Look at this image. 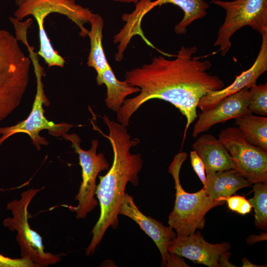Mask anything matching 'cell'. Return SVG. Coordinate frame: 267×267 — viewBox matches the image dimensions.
Returning a JSON list of instances; mask_svg holds the SVG:
<instances>
[{
    "label": "cell",
    "instance_id": "cell-17",
    "mask_svg": "<svg viewBox=\"0 0 267 267\" xmlns=\"http://www.w3.org/2000/svg\"><path fill=\"white\" fill-rule=\"evenodd\" d=\"M96 81L98 86L105 85V104L109 109L115 112L119 110L127 96L140 91L139 88L131 85L125 80L117 79L110 66L97 74Z\"/></svg>",
    "mask_w": 267,
    "mask_h": 267
},
{
    "label": "cell",
    "instance_id": "cell-19",
    "mask_svg": "<svg viewBox=\"0 0 267 267\" xmlns=\"http://www.w3.org/2000/svg\"><path fill=\"white\" fill-rule=\"evenodd\" d=\"M89 24L90 30L89 31L88 36L90 40V47L87 65L94 68L97 74H98L110 66L106 59L102 45L103 19L98 14Z\"/></svg>",
    "mask_w": 267,
    "mask_h": 267
},
{
    "label": "cell",
    "instance_id": "cell-14",
    "mask_svg": "<svg viewBox=\"0 0 267 267\" xmlns=\"http://www.w3.org/2000/svg\"><path fill=\"white\" fill-rule=\"evenodd\" d=\"M248 89L244 88L226 96L214 108L197 115L198 120L193 127L192 136L197 137L217 124L252 113L248 109Z\"/></svg>",
    "mask_w": 267,
    "mask_h": 267
},
{
    "label": "cell",
    "instance_id": "cell-3",
    "mask_svg": "<svg viewBox=\"0 0 267 267\" xmlns=\"http://www.w3.org/2000/svg\"><path fill=\"white\" fill-rule=\"evenodd\" d=\"M77 0H15L17 8L13 17L21 21L28 16L36 20L39 28L40 48L38 55L42 57L48 67H63L65 61L53 47L44 27L46 17L53 13L66 16L79 28V35L88 36L89 31L85 25L89 23L98 15L89 8L76 3Z\"/></svg>",
    "mask_w": 267,
    "mask_h": 267
},
{
    "label": "cell",
    "instance_id": "cell-26",
    "mask_svg": "<svg viewBox=\"0 0 267 267\" xmlns=\"http://www.w3.org/2000/svg\"><path fill=\"white\" fill-rule=\"evenodd\" d=\"M167 267H189L180 256L171 253L170 257L167 263Z\"/></svg>",
    "mask_w": 267,
    "mask_h": 267
},
{
    "label": "cell",
    "instance_id": "cell-5",
    "mask_svg": "<svg viewBox=\"0 0 267 267\" xmlns=\"http://www.w3.org/2000/svg\"><path fill=\"white\" fill-rule=\"evenodd\" d=\"M187 156L184 152L178 153L169 167V173L174 180L176 199L168 223L175 230L177 236H187L194 232L196 229H203L207 213L224 202L211 199L203 188L194 193H188L183 189L180 182L179 173Z\"/></svg>",
    "mask_w": 267,
    "mask_h": 267
},
{
    "label": "cell",
    "instance_id": "cell-24",
    "mask_svg": "<svg viewBox=\"0 0 267 267\" xmlns=\"http://www.w3.org/2000/svg\"><path fill=\"white\" fill-rule=\"evenodd\" d=\"M0 267H38V266L27 258L13 259L0 254Z\"/></svg>",
    "mask_w": 267,
    "mask_h": 267
},
{
    "label": "cell",
    "instance_id": "cell-4",
    "mask_svg": "<svg viewBox=\"0 0 267 267\" xmlns=\"http://www.w3.org/2000/svg\"><path fill=\"white\" fill-rule=\"evenodd\" d=\"M31 63L15 37L0 29V122L20 104L28 85Z\"/></svg>",
    "mask_w": 267,
    "mask_h": 267
},
{
    "label": "cell",
    "instance_id": "cell-11",
    "mask_svg": "<svg viewBox=\"0 0 267 267\" xmlns=\"http://www.w3.org/2000/svg\"><path fill=\"white\" fill-rule=\"evenodd\" d=\"M230 248L229 243L213 244L206 241L200 231L185 236H176L170 243L168 250L181 257L209 267H219L222 253Z\"/></svg>",
    "mask_w": 267,
    "mask_h": 267
},
{
    "label": "cell",
    "instance_id": "cell-12",
    "mask_svg": "<svg viewBox=\"0 0 267 267\" xmlns=\"http://www.w3.org/2000/svg\"><path fill=\"white\" fill-rule=\"evenodd\" d=\"M119 215L125 216L134 221L140 228L154 242L161 255L162 267H166L171 253L168 250L176 233L170 226H165L155 219L143 214L131 195L125 193L121 204Z\"/></svg>",
    "mask_w": 267,
    "mask_h": 267
},
{
    "label": "cell",
    "instance_id": "cell-29",
    "mask_svg": "<svg viewBox=\"0 0 267 267\" xmlns=\"http://www.w3.org/2000/svg\"><path fill=\"white\" fill-rule=\"evenodd\" d=\"M117 2H125V3H137L140 0H110Z\"/></svg>",
    "mask_w": 267,
    "mask_h": 267
},
{
    "label": "cell",
    "instance_id": "cell-7",
    "mask_svg": "<svg viewBox=\"0 0 267 267\" xmlns=\"http://www.w3.org/2000/svg\"><path fill=\"white\" fill-rule=\"evenodd\" d=\"M41 189H30L23 191L21 198L9 202L6 209L12 217L5 218L3 225L11 231H16V240L22 258L29 259L38 267L56 264L61 260L57 255L44 251L41 236L30 228L28 208L31 201Z\"/></svg>",
    "mask_w": 267,
    "mask_h": 267
},
{
    "label": "cell",
    "instance_id": "cell-22",
    "mask_svg": "<svg viewBox=\"0 0 267 267\" xmlns=\"http://www.w3.org/2000/svg\"><path fill=\"white\" fill-rule=\"evenodd\" d=\"M248 109L252 113L267 115V83L249 89Z\"/></svg>",
    "mask_w": 267,
    "mask_h": 267
},
{
    "label": "cell",
    "instance_id": "cell-16",
    "mask_svg": "<svg viewBox=\"0 0 267 267\" xmlns=\"http://www.w3.org/2000/svg\"><path fill=\"white\" fill-rule=\"evenodd\" d=\"M251 185L232 169L206 174L203 188L212 200L223 201V198L232 195L239 189Z\"/></svg>",
    "mask_w": 267,
    "mask_h": 267
},
{
    "label": "cell",
    "instance_id": "cell-20",
    "mask_svg": "<svg viewBox=\"0 0 267 267\" xmlns=\"http://www.w3.org/2000/svg\"><path fill=\"white\" fill-rule=\"evenodd\" d=\"M167 3H172L179 7L184 12L181 20L175 27L177 34H185L187 27L194 21L205 17L208 13L209 4L205 0H156L153 1L155 7Z\"/></svg>",
    "mask_w": 267,
    "mask_h": 267
},
{
    "label": "cell",
    "instance_id": "cell-28",
    "mask_svg": "<svg viewBox=\"0 0 267 267\" xmlns=\"http://www.w3.org/2000/svg\"><path fill=\"white\" fill-rule=\"evenodd\" d=\"M243 265L242 267H267L266 265L264 266H258L251 263L249 262L246 258L242 259Z\"/></svg>",
    "mask_w": 267,
    "mask_h": 267
},
{
    "label": "cell",
    "instance_id": "cell-27",
    "mask_svg": "<svg viewBox=\"0 0 267 267\" xmlns=\"http://www.w3.org/2000/svg\"><path fill=\"white\" fill-rule=\"evenodd\" d=\"M230 255V253L228 252L227 251H224L222 253L219 261V267H236L229 262L228 260Z\"/></svg>",
    "mask_w": 267,
    "mask_h": 267
},
{
    "label": "cell",
    "instance_id": "cell-9",
    "mask_svg": "<svg viewBox=\"0 0 267 267\" xmlns=\"http://www.w3.org/2000/svg\"><path fill=\"white\" fill-rule=\"evenodd\" d=\"M62 136L71 142L72 147L79 155V164L82 168V180L75 197L78 204L76 206L66 207L76 213L77 219H84L98 204L94 197L97 188L96 179L100 172L109 169V165L103 153H96L98 140H92L90 148L85 150L80 146L81 140L77 134L66 133Z\"/></svg>",
    "mask_w": 267,
    "mask_h": 267
},
{
    "label": "cell",
    "instance_id": "cell-30",
    "mask_svg": "<svg viewBox=\"0 0 267 267\" xmlns=\"http://www.w3.org/2000/svg\"><path fill=\"white\" fill-rule=\"evenodd\" d=\"M5 190H6L5 189H2V188H0V191H4Z\"/></svg>",
    "mask_w": 267,
    "mask_h": 267
},
{
    "label": "cell",
    "instance_id": "cell-10",
    "mask_svg": "<svg viewBox=\"0 0 267 267\" xmlns=\"http://www.w3.org/2000/svg\"><path fill=\"white\" fill-rule=\"evenodd\" d=\"M219 139L230 155L233 169L251 184L267 182V151L248 142L236 127L222 130Z\"/></svg>",
    "mask_w": 267,
    "mask_h": 267
},
{
    "label": "cell",
    "instance_id": "cell-25",
    "mask_svg": "<svg viewBox=\"0 0 267 267\" xmlns=\"http://www.w3.org/2000/svg\"><path fill=\"white\" fill-rule=\"evenodd\" d=\"M190 157L192 168L204 185L206 182L204 164L194 150L190 152Z\"/></svg>",
    "mask_w": 267,
    "mask_h": 267
},
{
    "label": "cell",
    "instance_id": "cell-6",
    "mask_svg": "<svg viewBox=\"0 0 267 267\" xmlns=\"http://www.w3.org/2000/svg\"><path fill=\"white\" fill-rule=\"evenodd\" d=\"M29 52L30 58L33 64L36 78L37 89L31 112L28 117L15 125L0 127V145L8 137L16 134H26L32 140V143L37 149H41V145H47L48 141L40 135L43 130H47L48 133L54 136H62L74 127L66 123L55 124L48 121L44 116V105L49 102L44 93L42 78L44 74V69L41 66L33 46L28 42L25 43Z\"/></svg>",
    "mask_w": 267,
    "mask_h": 267
},
{
    "label": "cell",
    "instance_id": "cell-1",
    "mask_svg": "<svg viewBox=\"0 0 267 267\" xmlns=\"http://www.w3.org/2000/svg\"><path fill=\"white\" fill-rule=\"evenodd\" d=\"M197 50L196 46H182L174 59L154 56L149 63L127 71L125 80L139 88L140 91L125 100L116 112L118 122L128 126L131 116L142 104L152 99H162L171 103L185 117V138L188 128L197 118L200 99L224 86L218 76L207 72L212 66L209 60L192 56Z\"/></svg>",
    "mask_w": 267,
    "mask_h": 267
},
{
    "label": "cell",
    "instance_id": "cell-2",
    "mask_svg": "<svg viewBox=\"0 0 267 267\" xmlns=\"http://www.w3.org/2000/svg\"><path fill=\"white\" fill-rule=\"evenodd\" d=\"M102 118L108 128L109 134H105L97 127H94L109 140L114 157L108 172L104 176H99V183L95 195L100 205V213L91 231L92 237L86 249L87 256L94 252L109 227L115 229L118 227L119 211L126 193V185L129 182L134 186L138 184V174L143 166L141 155L130 152L132 147L140 142L139 139H131L126 127L110 120L105 114Z\"/></svg>",
    "mask_w": 267,
    "mask_h": 267
},
{
    "label": "cell",
    "instance_id": "cell-15",
    "mask_svg": "<svg viewBox=\"0 0 267 267\" xmlns=\"http://www.w3.org/2000/svg\"><path fill=\"white\" fill-rule=\"evenodd\" d=\"M192 147L204 164L206 175L233 169L228 152L222 142L212 134L201 135Z\"/></svg>",
    "mask_w": 267,
    "mask_h": 267
},
{
    "label": "cell",
    "instance_id": "cell-23",
    "mask_svg": "<svg viewBox=\"0 0 267 267\" xmlns=\"http://www.w3.org/2000/svg\"><path fill=\"white\" fill-rule=\"evenodd\" d=\"M222 200L226 201L228 208L241 215L249 213L252 210V206L245 197L240 195L229 196L224 198Z\"/></svg>",
    "mask_w": 267,
    "mask_h": 267
},
{
    "label": "cell",
    "instance_id": "cell-8",
    "mask_svg": "<svg viewBox=\"0 0 267 267\" xmlns=\"http://www.w3.org/2000/svg\"><path fill=\"white\" fill-rule=\"evenodd\" d=\"M211 3L225 11V17L220 27L214 46H220L222 56L230 48L231 37L245 26H249L261 35L267 31V0H212Z\"/></svg>",
    "mask_w": 267,
    "mask_h": 267
},
{
    "label": "cell",
    "instance_id": "cell-13",
    "mask_svg": "<svg viewBox=\"0 0 267 267\" xmlns=\"http://www.w3.org/2000/svg\"><path fill=\"white\" fill-rule=\"evenodd\" d=\"M261 35L262 41L260 49L251 67L236 76L233 82L228 87L212 91L203 96L197 105L201 111L211 109L226 96L244 88L249 89L256 85L258 78L267 70V31Z\"/></svg>",
    "mask_w": 267,
    "mask_h": 267
},
{
    "label": "cell",
    "instance_id": "cell-18",
    "mask_svg": "<svg viewBox=\"0 0 267 267\" xmlns=\"http://www.w3.org/2000/svg\"><path fill=\"white\" fill-rule=\"evenodd\" d=\"M235 124L250 143L267 151V118L248 114L235 119Z\"/></svg>",
    "mask_w": 267,
    "mask_h": 267
},
{
    "label": "cell",
    "instance_id": "cell-21",
    "mask_svg": "<svg viewBox=\"0 0 267 267\" xmlns=\"http://www.w3.org/2000/svg\"><path fill=\"white\" fill-rule=\"evenodd\" d=\"M254 196L248 200L255 212V224L260 229L267 228V182L254 183Z\"/></svg>",
    "mask_w": 267,
    "mask_h": 267
}]
</instances>
